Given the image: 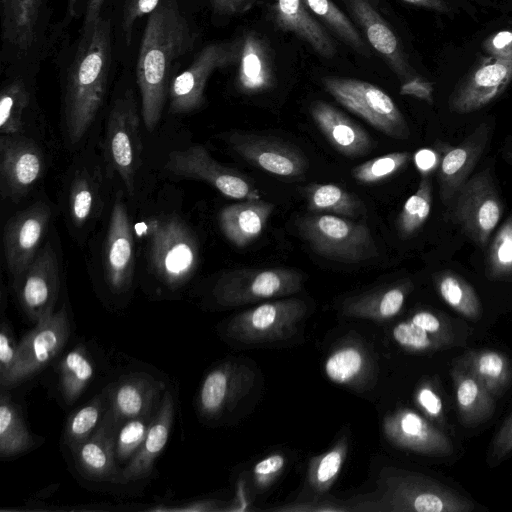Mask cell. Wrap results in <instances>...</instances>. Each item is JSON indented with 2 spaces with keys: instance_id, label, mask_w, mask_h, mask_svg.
Instances as JSON below:
<instances>
[{
  "instance_id": "cell-7",
  "label": "cell",
  "mask_w": 512,
  "mask_h": 512,
  "mask_svg": "<svg viewBox=\"0 0 512 512\" xmlns=\"http://www.w3.org/2000/svg\"><path fill=\"white\" fill-rule=\"evenodd\" d=\"M451 217L478 246H485L503 214V203L488 168L474 174L449 204Z\"/></svg>"
},
{
  "instance_id": "cell-27",
  "label": "cell",
  "mask_w": 512,
  "mask_h": 512,
  "mask_svg": "<svg viewBox=\"0 0 512 512\" xmlns=\"http://www.w3.org/2000/svg\"><path fill=\"white\" fill-rule=\"evenodd\" d=\"M274 209L273 203L259 198L234 203L220 211L219 227L232 244L245 247L259 237Z\"/></svg>"
},
{
  "instance_id": "cell-39",
  "label": "cell",
  "mask_w": 512,
  "mask_h": 512,
  "mask_svg": "<svg viewBox=\"0 0 512 512\" xmlns=\"http://www.w3.org/2000/svg\"><path fill=\"white\" fill-rule=\"evenodd\" d=\"M432 200L431 182L427 176H423L418 189L406 200L397 218L401 238L407 239L420 230L430 215Z\"/></svg>"
},
{
  "instance_id": "cell-8",
  "label": "cell",
  "mask_w": 512,
  "mask_h": 512,
  "mask_svg": "<svg viewBox=\"0 0 512 512\" xmlns=\"http://www.w3.org/2000/svg\"><path fill=\"white\" fill-rule=\"evenodd\" d=\"M139 114L134 94L127 90L109 112L106 129V155L129 194H133L140 165Z\"/></svg>"
},
{
  "instance_id": "cell-17",
  "label": "cell",
  "mask_w": 512,
  "mask_h": 512,
  "mask_svg": "<svg viewBox=\"0 0 512 512\" xmlns=\"http://www.w3.org/2000/svg\"><path fill=\"white\" fill-rule=\"evenodd\" d=\"M135 250L130 217L121 192L111 210L103 249V267L113 292L126 291L134 273Z\"/></svg>"
},
{
  "instance_id": "cell-57",
  "label": "cell",
  "mask_w": 512,
  "mask_h": 512,
  "mask_svg": "<svg viewBox=\"0 0 512 512\" xmlns=\"http://www.w3.org/2000/svg\"><path fill=\"white\" fill-rule=\"evenodd\" d=\"M284 466V458L281 455H272L258 462L254 472L259 476H267L278 472Z\"/></svg>"
},
{
  "instance_id": "cell-19",
  "label": "cell",
  "mask_w": 512,
  "mask_h": 512,
  "mask_svg": "<svg viewBox=\"0 0 512 512\" xmlns=\"http://www.w3.org/2000/svg\"><path fill=\"white\" fill-rule=\"evenodd\" d=\"M362 28L369 44L385 60L402 83L420 75L410 64L399 38L370 0H343Z\"/></svg>"
},
{
  "instance_id": "cell-33",
  "label": "cell",
  "mask_w": 512,
  "mask_h": 512,
  "mask_svg": "<svg viewBox=\"0 0 512 512\" xmlns=\"http://www.w3.org/2000/svg\"><path fill=\"white\" fill-rule=\"evenodd\" d=\"M0 392V457L12 458L29 451L35 439L8 390L0 389Z\"/></svg>"
},
{
  "instance_id": "cell-34",
  "label": "cell",
  "mask_w": 512,
  "mask_h": 512,
  "mask_svg": "<svg viewBox=\"0 0 512 512\" xmlns=\"http://www.w3.org/2000/svg\"><path fill=\"white\" fill-rule=\"evenodd\" d=\"M302 195L312 213L356 218L366 212L364 203L356 195L334 184H310L303 187Z\"/></svg>"
},
{
  "instance_id": "cell-10",
  "label": "cell",
  "mask_w": 512,
  "mask_h": 512,
  "mask_svg": "<svg viewBox=\"0 0 512 512\" xmlns=\"http://www.w3.org/2000/svg\"><path fill=\"white\" fill-rule=\"evenodd\" d=\"M302 276L294 269H237L224 273L215 283L213 295L221 305L241 303L294 293Z\"/></svg>"
},
{
  "instance_id": "cell-43",
  "label": "cell",
  "mask_w": 512,
  "mask_h": 512,
  "mask_svg": "<svg viewBox=\"0 0 512 512\" xmlns=\"http://www.w3.org/2000/svg\"><path fill=\"white\" fill-rule=\"evenodd\" d=\"M411 157L408 152L385 154L355 166L351 174L360 183H378L398 173L409 163Z\"/></svg>"
},
{
  "instance_id": "cell-59",
  "label": "cell",
  "mask_w": 512,
  "mask_h": 512,
  "mask_svg": "<svg viewBox=\"0 0 512 512\" xmlns=\"http://www.w3.org/2000/svg\"><path fill=\"white\" fill-rule=\"evenodd\" d=\"M104 0H87L83 30L89 29L100 17Z\"/></svg>"
},
{
  "instance_id": "cell-26",
  "label": "cell",
  "mask_w": 512,
  "mask_h": 512,
  "mask_svg": "<svg viewBox=\"0 0 512 512\" xmlns=\"http://www.w3.org/2000/svg\"><path fill=\"white\" fill-rule=\"evenodd\" d=\"M271 16L279 29L295 34L320 56H335V42L312 17L303 0H277L271 7Z\"/></svg>"
},
{
  "instance_id": "cell-13",
  "label": "cell",
  "mask_w": 512,
  "mask_h": 512,
  "mask_svg": "<svg viewBox=\"0 0 512 512\" xmlns=\"http://www.w3.org/2000/svg\"><path fill=\"white\" fill-rule=\"evenodd\" d=\"M511 80L512 60L482 57L456 84L449 109L458 114L477 111L498 98Z\"/></svg>"
},
{
  "instance_id": "cell-3",
  "label": "cell",
  "mask_w": 512,
  "mask_h": 512,
  "mask_svg": "<svg viewBox=\"0 0 512 512\" xmlns=\"http://www.w3.org/2000/svg\"><path fill=\"white\" fill-rule=\"evenodd\" d=\"M147 228L152 271L169 288L183 286L199 264V246L195 235L176 215L152 218Z\"/></svg>"
},
{
  "instance_id": "cell-52",
  "label": "cell",
  "mask_w": 512,
  "mask_h": 512,
  "mask_svg": "<svg viewBox=\"0 0 512 512\" xmlns=\"http://www.w3.org/2000/svg\"><path fill=\"white\" fill-rule=\"evenodd\" d=\"M400 94L412 96L431 104L433 102V85L419 76L402 83Z\"/></svg>"
},
{
  "instance_id": "cell-21",
  "label": "cell",
  "mask_w": 512,
  "mask_h": 512,
  "mask_svg": "<svg viewBox=\"0 0 512 512\" xmlns=\"http://www.w3.org/2000/svg\"><path fill=\"white\" fill-rule=\"evenodd\" d=\"M118 427L108 409L95 432L71 451L83 475L98 481L118 482L121 473L115 454Z\"/></svg>"
},
{
  "instance_id": "cell-22",
  "label": "cell",
  "mask_w": 512,
  "mask_h": 512,
  "mask_svg": "<svg viewBox=\"0 0 512 512\" xmlns=\"http://www.w3.org/2000/svg\"><path fill=\"white\" fill-rule=\"evenodd\" d=\"M174 412V397L165 390L142 446L122 467L117 484L142 480L153 473L155 461L168 442Z\"/></svg>"
},
{
  "instance_id": "cell-28",
  "label": "cell",
  "mask_w": 512,
  "mask_h": 512,
  "mask_svg": "<svg viewBox=\"0 0 512 512\" xmlns=\"http://www.w3.org/2000/svg\"><path fill=\"white\" fill-rule=\"evenodd\" d=\"M452 376L461 423L473 427L490 419L495 411V398L482 382L458 361Z\"/></svg>"
},
{
  "instance_id": "cell-42",
  "label": "cell",
  "mask_w": 512,
  "mask_h": 512,
  "mask_svg": "<svg viewBox=\"0 0 512 512\" xmlns=\"http://www.w3.org/2000/svg\"><path fill=\"white\" fill-rule=\"evenodd\" d=\"M231 388L230 372L226 368H216L204 378L199 393L198 407L202 414L214 416L222 410Z\"/></svg>"
},
{
  "instance_id": "cell-36",
  "label": "cell",
  "mask_w": 512,
  "mask_h": 512,
  "mask_svg": "<svg viewBox=\"0 0 512 512\" xmlns=\"http://www.w3.org/2000/svg\"><path fill=\"white\" fill-rule=\"evenodd\" d=\"M436 289L444 302L469 320H478L482 305L473 287L460 275L452 271L436 274Z\"/></svg>"
},
{
  "instance_id": "cell-11",
  "label": "cell",
  "mask_w": 512,
  "mask_h": 512,
  "mask_svg": "<svg viewBox=\"0 0 512 512\" xmlns=\"http://www.w3.org/2000/svg\"><path fill=\"white\" fill-rule=\"evenodd\" d=\"M164 168L176 176L205 181L229 198H259L246 175L217 162L203 145L170 152Z\"/></svg>"
},
{
  "instance_id": "cell-40",
  "label": "cell",
  "mask_w": 512,
  "mask_h": 512,
  "mask_svg": "<svg viewBox=\"0 0 512 512\" xmlns=\"http://www.w3.org/2000/svg\"><path fill=\"white\" fill-rule=\"evenodd\" d=\"M485 271L491 279H512V215L497 230L489 245Z\"/></svg>"
},
{
  "instance_id": "cell-5",
  "label": "cell",
  "mask_w": 512,
  "mask_h": 512,
  "mask_svg": "<svg viewBox=\"0 0 512 512\" xmlns=\"http://www.w3.org/2000/svg\"><path fill=\"white\" fill-rule=\"evenodd\" d=\"M325 90L343 107L358 115L381 133L396 139L410 136L408 123L393 101L381 88L359 79L326 76Z\"/></svg>"
},
{
  "instance_id": "cell-48",
  "label": "cell",
  "mask_w": 512,
  "mask_h": 512,
  "mask_svg": "<svg viewBox=\"0 0 512 512\" xmlns=\"http://www.w3.org/2000/svg\"><path fill=\"white\" fill-rule=\"evenodd\" d=\"M161 4V0H125L123 6L122 28L125 39L129 44L132 29L137 19L151 14Z\"/></svg>"
},
{
  "instance_id": "cell-54",
  "label": "cell",
  "mask_w": 512,
  "mask_h": 512,
  "mask_svg": "<svg viewBox=\"0 0 512 512\" xmlns=\"http://www.w3.org/2000/svg\"><path fill=\"white\" fill-rule=\"evenodd\" d=\"M342 463L340 451L333 450L327 453L317 468V480L321 483L330 481L339 471Z\"/></svg>"
},
{
  "instance_id": "cell-29",
  "label": "cell",
  "mask_w": 512,
  "mask_h": 512,
  "mask_svg": "<svg viewBox=\"0 0 512 512\" xmlns=\"http://www.w3.org/2000/svg\"><path fill=\"white\" fill-rule=\"evenodd\" d=\"M393 337L401 346L416 352L435 351L452 341L445 323L429 311H419L396 325Z\"/></svg>"
},
{
  "instance_id": "cell-2",
  "label": "cell",
  "mask_w": 512,
  "mask_h": 512,
  "mask_svg": "<svg viewBox=\"0 0 512 512\" xmlns=\"http://www.w3.org/2000/svg\"><path fill=\"white\" fill-rule=\"evenodd\" d=\"M111 25L100 16L83 36L67 72L64 122L71 144L78 143L93 123L106 93L111 62Z\"/></svg>"
},
{
  "instance_id": "cell-41",
  "label": "cell",
  "mask_w": 512,
  "mask_h": 512,
  "mask_svg": "<svg viewBox=\"0 0 512 512\" xmlns=\"http://www.w3.org/2000/svg\"><path fill=\"white\" fill-rule=\"evenodd\" d=\"M156 411L157 410L128 419L118 427L115 441V454L119 466L120 464H124L125 466L140 449Z\"/></svg>"
},
{
  "instance_id": "cell-35",
  "label": "cell",
  "mask_w": 512,
  "mask_h": 512,
  "mask_svg": "<svg viewBox=\"0 0 512 512\" xmlns=\"http://www.w3.org/2000/svg\"><path fill=\"white\" fill-rule=\"evenodd\" d=\"M109 407V387L107 385L68 417L63 432L64 444L72 451L86 441L99 427Z\"/></svg>"
},
{
  "instance_id": "cell-23",
  "label": "cell",
  "mask_w": 512,
  "mask_h": 512,
  "mask_svg": "<svg viewBox=\"0 0 512 512\" xmlns=\"http://www.w3.org/2000/svg\"><path fill=\"white\" fill-rule=\"evenodd\" d=\"M237 89L246 95L264 93L276 85L274 59L267 41L255 31L240 39Z\"/></svg>"
},
{
  "instance_id": "cell-12",
  "label": "cell",
  "mask_w": 512,
  "mask_h": 512,
  "mask_svg": "<svg viewBox=\"0 0 512 512\" xmlns=\"http://www.w3.org/2000/svg\"><path fill=\"white\" fill-rule=\"evenodd\" d=\"M228 143L241 158L276 176L300 177L309 167L303 151L280 138L236 131L229 135Z\"/></svg>"
},
{
  "instance_id": "cell-20",
  "label": "cell",
  "mask_w": 512,
  "mask_h": 512,
  "mask_svg": "<svg viewBox=\"0 0 512 512\" xmlns=\"http://www.w3.org/2000/svg\"><path fill=\"white\" fill-rule=\"evenodd\" d=\"M108 387L109 411L119 426L128 419L157 410L165 392L163 382L143 372L123 375Z\"/></svg>"
},
{
  "instance_id": "cell-47",
  "label": "cell",
  "mask_w": 512,
  "mask_h": 512,
  "mask_svg": "<svg viewBox=\"0 0 512 512\" xmlns=\"http://www.w3.org/2000/svg\"><path fill=\"white\" fill-rule=\"evenodd\" d=\"M362 367V356L355 348H345L331 355L325 365L327 376L336 383H345Z\"/></svg>"
},
{
  "instance_id": "cell-49",
  "label": "cell",
  "mask_w": 512,
  "mask_h": 512,
  "mask_svg": "<svg viewBox=\"0 0 512 512\" xmlns=\"http://www.w3.org/2000/svg\"><path fill=\"white\" fill-rule=\"evenodd\" d=\"M18 343L15 341L11 327L6 321L0 330V379L12 369L17 356Z\"/></svg>"
},
{
  "instance_id": "cell-25",
  "label": "cell",
  "mask_w": 512,
  "mask_h": 512,
  "mask_svg": "<svg viewBox=\"0 0 512 512\" xmlns=\"http://www.w3.org/2000/svg\"><path fill=\"white\" fill-rule=\"evenodd\" d=\"M386 430L396 444L407 449L435 456H448L453 452L449 437L409 410L392 417Z\"/></svg>"
},
{
  "instance_id": "cell-32",
  "label": "cell",
  "mask_w": 512,
  "mask_h": 512,
  "mask_svg": "<svg viewBox=\"0 0 512 512\" xmlns=\"http://www.w3.org/2000/svg\"><path fill=\"white\" fill-rule=\"evenodd\" d=\"M96 366L85 345L68 351L57 366L58 388L64 401L71 405L84 393L95 376Z\"/></svg>"
},
{
  "instance_id": "cell-56",
  "label": "cell",
  "mask_w": 512,
  "mask_h": 512,
  "mask_svg": "<svg viewBox=\"0 0 512 512\" xmlns=\"http://www.w3.org/2000/svg\"><path fill=\"white\" fill-rule=\"evenodd\" d=\"M215 12L221 15H233L247 8L248 0H209Z\"/></svg>"
},
{
  "instance_id": "cell-46",
  "label": "cell",
  "mask_w": 512,
  "mask_h": 512,
  "mask_svg": "<svg viewBox=\"0 0 512 512\" xmlns=\"http://www.w3.org/2000/svg\"><path fill=\"white\" fill-rule=\"evenodd\" d=\"M411 288L409 281H404L401 284L394 285L372 296H368L358 302L361 309L372 308L383 318H390L395 316L402 308L406 294Z\"/></svg>"
},
{
  "instance_id": "cell-50",
  "label": "cell",
  "mask_w": 512,
  "mask_h": 512,
  "mask_svg": "<svg viewBox=\"0 0 512 512\" xmlns=\"http://www.w3.org/2000/svg\"><path fill=\"white\" fill-rule=\"evenodd\" d=\"M487 56L512 60V30H501L487 37L482 44Z\"/></svg>"
},
{
  "instance_id": "cell-30",
  "label": "cell",
  "mask_w": 512,
  "mask_h": 512,
  "mask_svg": "<svg viewBox=\"0 0 512 512\" xmlns=\"http://www.w3.org/2000/svg\"><path fill=\"white\" fill-rule=\"evenodd\" d=\"M42 0H1L2 35L6 42L28 50L35 42Z\"/></svg>"
},
{
  "instance_id": "cell-31",
  "label": "cell",
  "mask_w": 512,
  "mask_h": 512,
  "mask_svg": "<svg viewBox=\"0 0 512 512\" xmlns=\"http://www.w3.org/2000/svg\"><path fill=\"white\" fill-rule=\"evenodd\" d=\"M457 361L468 368L495 399L512 384V363L500 351L470 350Z\"/></svg>"
},
{
  "instance_id": "cell-58",
  "label": "cell",
  "mask_w": 512,
  "mask_h": 512,
  "mask_svg": "<svg viewBox=\"0 0 512 512\" xmlns=\"http://www.w3.org/2000/svg\"><path fill=\"white\" fill-rule=\"evenodd\" d=\"M410 5L432 10L438 13H450L452 8L447 0H402Z\"/></svg>"
},
{
  "instance_id": "cell-51",
  "label": "cell",
  "mask_w": 512,
  "mask_h": 512,
  "mask_svg": "<svg viewBox=\"0 0 512 512\" xmlns=\"http://www.w3.org/2000/svg\"><path fill=\"white\" fill-rule=\"evenodd\" d=\"M512 452V414L503 423L492 443L491 458L494 461L505 458Z\"/></svg>"
},
{
  "instance_id": "cell-15",
  "label": "cell",
  "mask_w": 512,
  "mask_h": 512,
  "mask_svg": "<svg viewBox=\"0 0 512 512\" xmlns=\"http://www.w3.org/2000/svg\"><path fill=\"white\" fill-rule=\"evenodd\" d=\"M20 304L28 318L37 324L53 313L60 291V273L56 254L47 243L26 270L15 280Z\"/></svg>"
},
{
  "instance_id": "cell-38",
  "label": "cell",
  "mask_w": 512,
  "mask_h": 512,
  "mask_svg": "<svg viewBox=\"0 0 512 512\" xmlns=\"http://www.w3.org/2000/svg\"><path fill=\"white\" fill-rule=\"evenodd\" d=\"M29 100V92L21 80H13L3 87L0 94L1 135L23 134Z\"/></svg>"
},
{
  "instance_id": "cell-6",
  "label": "cell",
  "mask_w": 512,
  "mask_h": 512,
  "mask_svg": "<svg viewBox=\"0 0 512 512\" xmlns=\"http://www.w3.org/2000/svg\"><path fill=\"white\" fill-rule=\"evenodd\" d=\"M65 306L40 320L18 342L17 356L10 372L0 379L3 390H10L45 369L63 350L70 336Z\"/></svg>"
},
{
  "instance_id": "cell-37",
  "label": "cell",
  "mask_w": 512,
  "mask_h": 512,
  "mask_svg": "<svg viewBox=\"0 0 512 512\" xmlns=\"http://www.w3.org/2000/svg\"><path fill=\"white\" fill-rule=\"evenodd\" d=\"M303 2L347 45L363 56H370V50L354 24L332 0H303Z\"/></svg>"
},
{
  "instance_id": "cell-16",
  "label": "cell",
  "mask_w": 512,
  "mask_h": 512,
  "mask_svg": "<svg viewBox=\"0 0 512 512\" xmlns=\"http://www.w3.org/2000/svg\"><path fill=\"white\" fill-rule=\"evenodd\" d=\"M51 218L45 202H36L13 215L5 224L3 249L9 272L14 281L33 261Z\"/></svg>"
},
{
  "instance_id": "cell-1",
  "label": "cell",
  "mask_w": 512,
  "mask_h": 512,
  "mask_svg": "<svg viewBox=\"0 0 512 512\" xmlns=\"http://www.w3.org/2000/svg\"><path fill=\"white\" fill-rule=\"evenodd\" d=\"M142 35L136 78L145 127L152 132L162 115L173 62L189 52L194 39L174 0H166L148 15Z\"/></svg>"
},
{
  "instance_id": "cell-18",
  "label": "cell",
  "mask_w": 512,
  "mask_h": 512,
  "mask_svg": "<svg viewBox=\"0 0 512 512\" xmlns=\"http://www.w3.org/2000/svg\"><path fill=\"white\" fill-rule=\"evenodd\" d=\"M490 135L488 124H480L459 145L440 143L438 166L439 193L445 205H449L456 193L470 178L481 158Z\"/></svg>"
},
{
  "instance_id": "cell-55",
  "label": "cell",
  "mask_w": 512,
  "mask_h": 512,
  "mask_svg": "<svg viewBox=\"0 0 512 512\" xmlns=\"http://www.w3.org/2000/svg\"><path fill=\"white\" fill-rule=\"evenodd\" d=\"M414 162L417 169L424 175L432 172L440 163L439 153L432 149L424 148L417 151L414 155Z\"/></svg>"
},
{
  "instance_id": "cell-45",
  "label": "cell",
  "mask_w": 512,
  "mask_h": 512,
  "mask_svg": "<svg viewBox=\"0 0 512 512\" xmlns=\"http://www.w3.org/2000/svg\"><path fill=\"white\" fill-rule=\"evenodd\" d=\"M97 200L96 187L86 174L76 176L69 190V212L73 223L81 227L92 216Z\"/></svg>"
},
{
  "instance_id": "cell-14",
  "label": "cell",
  "mask_w": 512,
  "mask_h": 512,
  "mask_svg": "<svg viewBox=\"0 0 512 512\" xmlns=\"http://www.w3.org/2000/svg\"><path fill=\"white\" fill-rule=\"evenodd\" d=\"M44 158L41 149L30 138L1 135L0 189L4 198L14 202L22 199L41 178Z\"/></svg>"
},
{
  "instance_id": "cell-44",
  "label": "cell",
  "mask_w": 512,
  "mask_h": 512,
  "mask_svg": "<svg viewBox=\"0 0 512 512\" xmlns=\"http://www.w3.org/2000/svg\"><path fill=\"white\" fill-rule=\"evenodd\" d=\"M302 303L297 300H285L262 304L249 313L234 320L232 324H250L256 331H267L284 318H289L300 311Z\"/></svg>"
},
{
  "instance_id": "cell-24",
  "label": "cell",
  "mask_w": 512,
  "mask_h": 512,
  "mask_svg": "<svg viewBox=\"0 0 512 512\" xmlns=\"http://www.w3.org/2000/svg\"><path fill=\"white\" fill-rule=\"evenodd\" d=\"M310 113L330 145L344 156L362 157L373 149L368 133L334 106L315 101L310 106Z\"/></svg>"
},
{
  "instance_id": "cell-9",
  "label": "cell",
  "mask_w": 512,
  "mask_h": 512,
  "mask_svg": "<svg viewBox=\"0 0 512 512\" xmlns=\"http://www.w3.org/2000/svg\"><path fill=\"white\" fill-rule=\"evenodd\" d=\"M240 39L206 45L190 66L173 78L169 85V108L173 114H186L200 109L204 91L214 70L237 64Z\"/></svg>"
},
{
  "instance_id": "cell-4",
  "label": "cell",
  "mask_w": 512,
  "mask_h": 512,
  "mask_svg": "<svg viewBox=\"0 0 512 512\" xmlns=\"http://www.w3.org/2000/svg\"><path fill=\"white\" fill-rule=\"evenodd\" d=\"M300 236L317 255L342 263L378 256L369 228L333 214L314 213L296 221Z\"/></svg>"
},
{
  "instance_id": "cell-53",
  "label": "cell",
  "mask_w": 512,
  "mask_h": 512,
  "mask_svg": "<svg viewBox=\"0 0 512 512\" xmlns=\"http://www.w3.org/2000/svg\"><path fill=\"white\" fill-rule=\"evenodd\" d=\"M417 402L430 417L438 419L442 416V400L432 388L423 386L417 393Z\"/></svg>"
}]
</instances>
